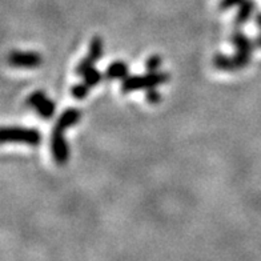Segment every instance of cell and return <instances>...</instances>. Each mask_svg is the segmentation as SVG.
Segmentation results:
<instances>
[{
	"instance_id": "obj_1",
	"label": "cell",
	"mask_w": 261,
	"mask_h": 261,
	"mask_svg": "<svg viewBox=\"0 0 261 261\" xmlns=\"http://www.w3.org/2000/svg\"><path fill=\"white\" fill-rule=\"evenodd\" d=\"M169 80V73L167 72H148L145 75L127 76L121 82V92L130 93L139 90H148L153 87L162 86Z\"/></svg>"
},
{
	"instance_id": "obj_2",
	"label": "cell",
	"mask_w": 261,
	"mask_h": 261,
	"mask_svg": "<svg viewBox=\"0 0 261 261\" xmlns=\"http://www.w3.org/2000/svg\"><path fill=\"white\" fill-rule=\"evenodd\" d=\"M0 140L6 143H23V144L38 147L41 143L40 130L36 128L4 127L0 132Z\"/></svg>"
},
{
	"instance_id": "obj_3",
	"label": "cell",
	"mask_w": 261,
	"mask_h": 261,
	"mask_svg": "<svg viewBox=\"0 0 261 261\" xmlns=\"http://www.w3.org/2000/svg\"><path fill=\"white\" fill-rule=\"evenodd\" d=\"M51 152L52 158L59 165H64L69 159V147L67 144L62 130L54 128L51 135Z\"/></svg>"
},
{
	"instance_id": "obj_4",
	"label": "cell",
	"mask_w": 261,
	"mask_h": 261,
	"mask_svg": "<svg viewBox=\"0 0 261 261\" xmlns=\"http://www.w3.org/2000/svg\"><path fill=\"white\" fill-rule=\"evenodd\" d=\"M8 63L16 68H35L41 64V56L34 51H14L8 55Z\"/></svg>"
},
{
	"instance_id": "obj_5",
	"label": "cell",
	"mask_w": 261,
	"mask_h": 261,
	"mask_svg": "<svg viewBox=\"0 0 261 261\" xmlns=\"http://www.w3.org/2000/svg\"><path fill=\"white\" fill-rule=\"evenodd\" d=\"M80 117H82L80 110H77V108H68V110H65L64 112L59 116L58 121H56L55 124V129L64 132L67 128L75 125V124L80 120Z\"/></svg>"
},
{
	"instance_id": "obj_6",
	"label": "cell",
	"mask_w": 261,
	"mask_h": 261,
	"mask_svg": "<svg viewBox=\"0 0 261 261\" xmlns=\"http://www.w3.org/2000/svg\"><path fill=\"white\" fill-rule=\"evenodd\" d=\"M254 10H256V3H254V0H244L243 4L239 7L236 16H234V25L240 27V25H244L245 23H248V21L251 20Z\"/></svg>"
},
{
	"instance_id": "obj_7",
	"label": "cell",
	"mask_w": 261,
	"mask_h": 261,
	"mask_svg": "<svg viewBox=\"0 0 261 261\" xmlns=\"http://www.w3.org/2000/svg\"><path fill=\"white\" fill-rule=\"evenodd\" d=\"M128 72H129V67L127 63L117 60L107 67L106 77L110 80H123L127 77Z\"/></svg>"
},
{
	"instance_id": "obj_8",
	"label": "cell",
	"mask_w": 261,
	"mask_h": 261,
	"mask_svg": "<svg viewBox=\"0 0 261 261\" xmlns=\"http://www.w3.org/2000/svg\"><path fill=\"white\" fill-rule=\"evenodd\" d=\"M230 41H232V44L236 47L237 51L251 52L252 54L254 47H256L254 41H252L244 32L241 31H234L233 34H232V36H230Z\"/></svg>"
},
{
	"instance_id": "obj_9",
	"label": "cell",
	"mask_w": 261,
	"mask_h": 261,
	"mask_svg": "<svg viewBox=\"0 0 261 261\" xmlns=\"http://www.w3.org/2000/svg\"><path fill=\"white\" fill-rule=\"evenodd\" d=\"M213 64L217 69L224 71V72H234V71H239L237 69V65L234 63L233 56H227L223 55V54H217L215 58H213Z\"/></svg>"
},
{
	"instance_id": "obj_10",
	"label": "cell",
	"mask_w": 261,
	"mask_h": 261,
	"mask_svg": "<svg viewBox=\"0 0 261 261\" xmlns=\"http://www.w3.org/2000/svg\"><path fill=\"white\" fill-rule=\"evenodd\" d=\"M35 110H36V114H38L39 117L44 119V120H48V119H51V117L55 115L56 104L54 100L45 97Z\"/></svg>"
},
{
	"instance_id": "obj_11",
	"label": "cell",
	"mask_w": 261,
	"mask_h": 261,
	"mask_svg": "<svg viewBox=\"0 0 261 261\" xmlns=\"http://www.w3.org/2000/svg\"><path fill=\"white\" fill-rule=\"evenodd\" d=\"M88 56L92 59L93 62H99L101 56H103V39L100 36H93L92 40L90 43V51H88Z\"/></svg>"
},
{
	"instance_id": "obj_12",
	"label": "cell",
	"mask_w": 261,
	"mask_h": 261,
	"mask_svg": "<svg viewBox=\"0 0 261 261\" xmlns=\"http://www.w3.org/2000/svg\"><path fill=\"white\" fill-rule=\"evenodd\" d=\"M82 77L83 82L86 83L87 86L96 87L99 86L100 83H101V80H103V73L100 72L99 69L95 68V67H92V68H91L90 71H87Z\"/></svg>"
},
{
	"instance_id": "obj_13",
	"label": "cell",
	"mask_w": 261,
	"mask_h": 261,
	"mask_svg": "<svg viewBox=\"0 0 261 261\" xmlns=\"http://www.w3.org/2000/svg\"><path fill=\"white\" fill-rule=\"evenodd\" d=\"M90 86H87L86 83H77L75 86L71 87V95L72 97H75L76 100H83L86 99L88 96V93H90Z\"/></svg>"
},
{
	"instance_id": "obj_14",
	"label": "cell",
	"mask_w": 261,
	"mask_h": 261,
	"mask_svg": "<svg viewBox=\"0 0 261 261\" xmlns=\"http://www.w3.org/2000/svg\"><path fill=\"white\" fill-rule=\"evenodd\" d=\"M47 97V95H45L44 91H41V90H38V91H35V92H32L30 96L27 97V100H25V106L30 107V108H36V107L39 106V104L43 101V100Z\"/></svg>"
},
{
	"instance_id": "obj_15",
	"label": "cell",
	"mask_w": 261,
	"mask_h": 261,
	"mask_svg": "<svg viewBox=\"0 0 261 261\" xmlns=\"http://www.w3.org/2000/svg\"><path fill=\"white\" fill-rule=\"evenodd\" d=\"M93 64H95V62H93V60L90 58V56L87 55L86 58L80 60L79 64L76 65L75 73L77 76H83V75H84V73L87 72V71H90V69L92 68Z\"/></svg>"
},
{
	"instance_id": "obj_16",
	"label": "cell",
	"mask_w": 261,
	"mask_h": 261,
	"mask_svg": "<svg viewBox=\"0 0 261 261\" xmlns=\"http://www.w3.org/2000/svg\"><path fill=\"white\" fill-rule=\"evenodd\" d=\"M163 64V58L160 55H151L145 60V69L148 72H153L158 71Z\"/></svg>"
},
{
	"instance_id": "obj_17",
	"label": "cell",
	"mask_w": 261,
	"mask_h": 261,
	"mask_svg": "<svg viewBox=\"0 0 261 261\" xmlns=\"http://www.w3.org/2000/svg\"><path fill=\"white\" fill-rule=\"evenodd\" d=\"M145 100H147L148 104H153V106H155V104H159L162 101V93L156 90V87H153V88H148V90L145 91Z\"/></svg>"
},
{
	"instance_id": "obj_18",
	"label": "cell",
	"mask_w": 261,
	"mask_h": 261,
	"mask_svg": "<svg viewBox=\"0 0 261 261\" xmlns=\"http://www.w3.org/2000/svg\"><path fill=\"white\" fill-rule=\"evenodd\" d=\"M244 0H220V3H219V8L221 11H228L232 10L234 7H240L241 4H243Z\"/></svg>"
},
{
	"instance_id": "obj_19",
	"label": "cell",
	"mask_w": 261,
	"mask_h": 261,
	"mask_svg": "<svg viewBox=\"0 0 261 261\" xmlns=\"http://www.w3.org/2000/svg\"><path fill=\"white\" fill-rule=\"evenodd\" d=\"M254 21H256V24L258 25V28H260V31H261V12H257V14H256ZM254 44H256V47L261 48V32H260V35H258L257 38L254 39Z\"/></svg>"
}]
</instances>
